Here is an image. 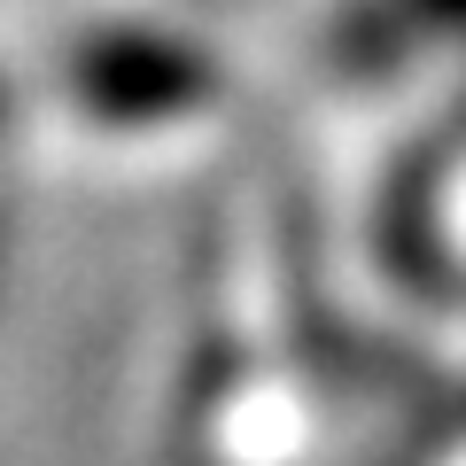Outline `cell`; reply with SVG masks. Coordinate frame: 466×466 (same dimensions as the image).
I'll use <instances>...</instances> for the list:
<instances>
[{
    "mask_svg": "<svg viewBox=\"0 0 466 466\" xmlns=\"http://www.w3.org/2000/svg\"><path fill=\"white\" fill-rule=\"evenodd\" d=\"M397 16L420 24V32H459V24H466V0H397Z\"/></svg>",
    "mask_w": 466,
    "mask_h": 466,
    "instance_id": "2",
    "label": "cell"
},
{
    "mask_svg": "<svg viewBox=\"0 0 466 466\" xmlns=\"http://www.w3.org/2000/svg\"><path fill=\"white\" fill-rule=\"evenodd\" d=\"M63 86L86 116L140 133V125H171V116L202 109L218 94V63L202 47H187V39H171V32L116 24V32H94V39L70 47Z\"/></svg>",
    "mask_w": 466,
    "mask_h": 466,
    "instance_id": "1",
    "label": "cell"
},
{
    "mask_svg": "<svg viewBox=\"0 0 466 466\" xmlns=\"http://www.w3.org/2000/svg\"><path fill=\"white\" fill-rule=\"evenodd\" d=\"M0 116H8V86H0Z\"/></svg>",
    "mask_w": 466,
    "mask_h": 466,
    "instance_id": "3",
    "label": "cell"
}]
</instances>
